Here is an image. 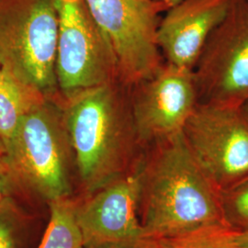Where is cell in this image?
<instances>
[{"label": "cell", "instance_id": "1", "mask_svg": "<svg viewBox=\"0 0 248 248\" xmlns=\"http://www.w3.org/2000/svg\"><path fill=\"white\" fill-rule=\"evenodd\" d=\"M142 226L162 242L226 225L221 189L200 168L182 133L148 145L140 163Z\"/></svg>", "mask_w": 248, "mask_h": 248}, {"label": "cell", "instance_id": "2", "mask_svg": "<svg viewBox=\"0 0 248 248\" xmlns=\"http://www.w3.org/2000/svg\"><path fill=\"white\" fill-rule=\"evenodd\" d=\"M59 100L75 154L78 183L85 195L138 167L145 147L133 117L129 86L115 80Z\"/></svg>", "mask_w": 248, "mask_h": 248}, {"label": "cell", "instance_id": "3", "mask_svg": "<svg viewBox=\"0 0 248 248\" xmlns=\"http://www.w3.org/2000/svg\"><path fill=\"white\" fill-rule=\"evenodd\" d=\"M0 168L7 187L48 204L72 197L77 166L58 97L47 98L22 120L5 145Z\"/></svg>", "mask_w": 248, "mask_h": 248}, {"label": "cell", "instance_id": "4", "mask_svg": "<svg viewBox=\"0 0 248 248\" xmlns=\"http://www.w3.org/2000/svg\"><path fill=\"white\" fill-rule=\"evenodd\" d=\"M55 0H0V64L49 98L58 97Z\"/></svg>", "mask_w": 248, "mask_h": 248}, {"label": "cell", "instance_id": "5", "mask_svg": "<svg viewBox=\"0 0 248 248\" xmlns=\"http://www.w3.org/2000/svg\"><path fill=\"white\" fill-rule=\"evenodd\" d=\"M58 38L55 76L58 97L120 80L115 55L86 0H55Z\"/></svg>", "mask_w": 248, "mask_h": 248}, {"label": "cell", "instance_id": "6", "mask_svg": "<svg viewBox=\"0 0 248 248\" xmlns=\"http://www.w3.org/2000/svg\"><path fill=\"white\" fill-rule=\"evenodd\" d=\"M115 55L119 78L131 87L164 62L156 44L162 14L155 0H86Z\"/></svg>", "mask_w": 248, "mask_h": 248}, {"label": "cell", "instance_id": "7", "mask_svg": "<svg viewBox=\"0 0 248 248\" xmlns=\"http://www.w3.org/2000/svg\"><path fill=\"white\" fill-rule=\"evenodd\" d=\"M199 103L243 107L248 101V3L231 0L193 68Z\"/></svg>", "mask_w": 248, "mask_h": 248}, {"label": "cell", "instance_id": "8", "mask_svg": "<svg viewBox=\"0 0 248 248\" xmlns=\"http://www.w3.org/2000/svg\"><path fill=\"white\" fill-rule=\"evenodd\" d=\"M181 133L193 158L221 191L248 177V119L242 107L198 103Z\"/></svg>", "mask_w": 248, "mask_h": 248}, {"label": "cell", "instance_id": "9", "mask_svg": "<svg viewBox=\"0 0 248 248\" xmlns=\"http://www.w3.org/2000/svg\"><path fill=\"white\" fill-rule=\"evenodd\" d=\"M141 188L139 164L124 177L75 200L84 248H160L146 238L138 218Z\"/></svg>", "mask_w": 248, "mask_h": 248}, {"label": "cell", "instance_id": "10", "mask_svg": "<svg viewBox=\"0 0 248 248\" xmlns=\"http://www.w3.org/2000/svg\"><path fill=\"white\" fill-rule=\"evenodd\" d=\"M133 117L142 144L181 133L199 103L192 70L164 62L130 87Z\"/></svg>", "mask_w": 248, "mask_h": 248}, {"label": "cell", "instance_id": "11", "mask_svg": "<svg viewBox=\"0 0 248 248\" xmlns=\"http://www.w3.org/2000/svg\"><path fill=\"white\" fill-rule=\"evenodd\" d=\"M230 3L231 0H182L167 10L156 32V44L163 60L193 70Z\"/></svg>", "mask_w": 248, "mask_h": 248}, {"label": "cell", "instance_id": "12", "mask_svg": "<svg viewBox=\"0 0 248 248\" xmlns=\"http://www.w3.org/2000/svg\"><path fill=\"white\" fill-rule=\"evenodd\" d=\"M47 98L40 89L20 79L6 68L0 71V141L4 146L19 124Z\"/></svg>", "mask_w": 248, "mask_h": 248}, {"label": "cell", "instance_id": "13", "mask_svg": "<svg viewBox=\"0 0 248 248\" xmlns=\"http://www.w3.org/2000/svg\"><path fill=\"white\" fill-rule=\"evenodd\" d=\"M50 220L38 248H83L75 215V199L62 198L49 203Z\"/></svg>", "mask_w": 248, "mask_h": 248}, {"label": "cell", "instance_id": "14", "mask_svg": "<svg viewBox=\"0 0 248 248\" xmlns=\"http://www.w3.org/2000/svg\"><path fill=\"white\" fill-rule=\"evenodd\" d=\"M235 233V229L226 225L210 227L162 242L160 248H243Z\"/></svg>", "mask_w": 248, "mask_h": 248}, {"label": "cell", "instance_id": "15", "mask_svg": "<svg viewBox=\"0 0 248 248\" xmlns=\"http://www.w3.org/2000/svg\"><path fill=\"white\" fill-rule=\"evenodd\" d=\"M29 218L15 200L7 196L0 203V248H21Z\"/></svg>", "mask_w": 248, "mask_h": 248}, {"label": "cell", "instance_id": "16", "mask_svg": "<svg viewBox=\"0 0 248 248\" xmlns=\"http://www.w3.org/2000/svg\"><path fill=\"white\" fill-rule=\"evenodd\" d=\"M227 224L237 231L248 230V177L221 191Z\"/></svg>", "mask_w": 248, "mask_h": 248}, {"label": "cell", "instance_id": "17", "mask_svg": "<svg viewBox=\"0 0 248 248\" xmlns=\"http://www.w3.org/2000/svg\"><path fill=\"white\" fill-rule=\"evenodd\" d=\"M235 239L241 248H248V230H236Z\"/></svg>", "mask_w": 248, "mask_h": 248}, {"label": "cell", "instance_id": "18", "mask_svg": "<svg viewBox=\"0 0 248 248\" xmlns=\"http://www.w3.org/2000/svg\"><path fill=\"white\" fill-rule=\"evenodd\" d=\"M7 185H6V182H5V179L3 177V173H2V170L0 168V203L4 201V199L9 195L8 194V191H7Z\"/></svg>", "mask_w": 248, "mask_h": 248}, {"label": "cell", "instance_id": "19", "mask_svg": "<svg viewBox=\"0 0 248 248\" xmlns=\"http://www.w3.org/2000/svg\"><path fill=\"white\" fill-rule=\"evenodd\" d=\"M156 2H158L162 6H164L166 9L169 10L171 7L175 6L178 4L179 2H181L182 0H155Z\"/></svg>", "mask_w": 248, "mask_h": 248}, {"label": "cell", "instance_id": "20", "mask_svg": "<svg viewBox=\"0 0 248 248\" xmlns=\"http://www.w3.org/2000/svg\"><path fill=\"white\" fill-rule=\"evenodd\" d=\"M243 110H244V112H245V114L247 116V118L248 119V101L246 103V104H244L243 105Z\"/></svg>", "mask_w": 248, "mask_h": 248}, {"label": "cell", "instance_id": "21", "mask_svg": "<svg viewBox=\"0 0 248 248\" xmlns=\"http://www.w3.org/2000/svg\"><path fill=\"white\" fill-rule=\"evenodd\" d=\"M4 152H5V146H4L3 142L0 141V158H1L2 155H4Z\"/></svg>", "mask_w": 248, "mask_h": 248}, {"label": "cell", "instance_id": "22", "mask_svg": "<svg viewBox=\"0 0 248 248\" xmlns=\"http://www.w3.org/2000/svg\"><path fill=\"white\" fill-rule=\"evenodd\" d=\"M1 68H2V67H1V64H0V71H1Z\"/></svg>", "mask_w": 248, "mask_h": 248}, {"label": "cell", "instance_id": "23", "mask_svg": "<svg viewBox=\"0 0 248 248\" xmlns=\"http://www.w3.org/2000/svg\"><path fill=\"white\" fill-rule=\"evenodd\" d=\"M246 1H247V2H248V0H246Z\"/></svg>", "mask_w": 248, "mask_h": 248}, {"label": "cell", "instance_id": "24", "mask_svg": "<svg viewBox=\"0 0 248 248\" xmlns=\"http://www.w3.org/2000/svg\"></svg>", "mask_w": 248, "mask_h": 248}]
</instances>
